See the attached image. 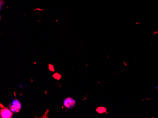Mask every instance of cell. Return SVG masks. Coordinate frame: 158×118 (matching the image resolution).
Wrapping results in <instances>:
<instances>
[{"label": "cell", "instance_id": "8992f818", "mask_svg": "<svg viewBox=\"0 0 158 118\" xmlns=\"http://www.w3.org/2000/svg\"><path fill=\"white\" fill-rule=\"evenodd\" d=\"M49 69L50 71H51V72H54L55 71V69H54V66L51 64H49L48 66Z\"/></svg>", "mask_w": 158, "mask_h": 118}, {"label": "cell", "instance_id": "7a4b0ae2", "mask_svg": "<svg viewBox=\"0 0 158 118\" xmlns=\"http://www.w3.org/2000/svg\"><path fill=\"white\" fill-rule=\"evenodd\" d=\"M76 105V101L72 97H68L64 101V105L67 109H70L73 108Z\"/></svg>", "mask_w": 158, "mask_h": 118}, {"label": "cell", "instance_id": "5b68a950", "mask_svg": "<svg viewBox=\"0 0 158 118\" xmlns=\"http://www.w3.org/2000/svg\"><path fill=\"white\" fill-rule=\"evenodd\" d=\"M53 77L55 78V79L57 80H59L61 79V75L58 73H55L53 74Z\"/></svg>", "mask_w": 158, "mask_h": 118}, {"label": "cell", "instance_id": "6da1fadb", "mask_svg": "<svg viewBox=\"0 0 158 118\" xmlns=\"http://www.w3.org/2000/svg\"><path fill=\"white\" fill-rule=\"evenodd\" d=\"M9 107L12 112L17 113L21 110V104L17 99H15L9 104Z\"/></svg>", "mask_w": 158, "mask_h": 118}, {"label": "cell", "instance_id": "277c9868", "mask_svg": "<svg viewBox=\"0 0 158 118\" xmlns=\"http://www.w3.org/2000/svg\"><path fill=\"white\" fill-rule=\"evenodd\" d=\"M106 108L103 107H99L97 109V112L99 113H103L106 112Z\"/></svg>", "mask_w": 158, "mask_h": 118}, {"label": "cell", "instance_id": "3957f363", "mask_svg": "<svg viewBox=\"0 0 158 118\" xmlns=\"http://www.w3.org/2000/svg\"><path fill=\"white\" fill-rule=\"evenodd\" d=\"M13 113L11 110H10L7 107H4L0 111L1 118H10L13 116Z\"/></svg>", "mask_w": 158, "mask_h": 118}]
</instances>
